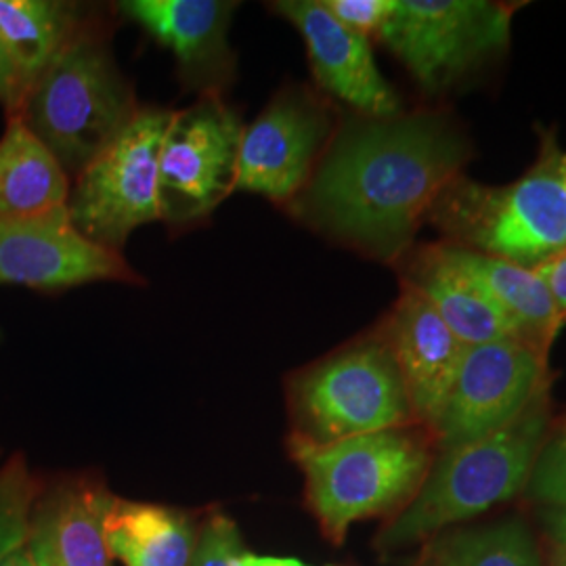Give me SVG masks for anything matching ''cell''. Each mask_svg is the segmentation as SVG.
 <instances>
[{
	"label": "cell",
	"mask_w": 566,
	"mask_h": 566,
	"mask_svg": "<svg viewBox=\"0 0 566 566\" xmlns=\"http://www.w3.org/2000/svg\"><path fill=\"white\" fill-rule=\"evenodd\" d=\"M470 145L443 114L350 116L311 181L290 203L327 238L382 263H401L428 210L462 175Z\"/></svg>",
	"instance_id": "cell-1"
},
{
	"label": "cell",
	"mask_w": 566,
	"mask_h": 566,
	"mask_svg": "<svg viewBox=\"0 0 566 566\" xmlns=\"http://www.w3.org/2000/svg\"><path fill=\"white\" fill-rule=\"evenodd\" d=\"M447 243L535 269L566 250V151L544 130L535 164L507 185L455 177L430 206Z\"/></svg>",
	"instance_id": "cell-2"
},
{
	"label": "cell",
	"mask_w": 566,
	"mask_h": 566,
	"mask_svg": "<svg viewBox=\"0 0 566 566\" xmlns=\"http://www.w3.org/2000/svg\"><path fill=\"white\" fill-rule=\"evenodd\" d=\"M139 109L105 34L84 21L30 86L18 114L65 175L78 177L120 137Z\"/></svg>",
	"instance_id": "cell-3"
},
{
	"label": "cell",
	"mask_w": 566,
	"mask_h": 566,
	"mask_svg": "<svg viewBox=\"0 0 566 566\" xmlns=\"http://www.w3.org/2000/svg\"><path fill=\"white\" fill-rule=\"evenodd\" d=\"M552 422L549 390L521 418L468 446L439 451L416 497L378 537L380 549L422 542L525 491Z\"/></svg>",
	"instance_id": "cell-4"
},
{
	"label": "cell",
	"mask_w": 566,
	"mask_h": 566,
	"mask_svg": "<svg viewBox=\"0 0 566 566\" xmlns=\"http://www.w3.org/2000/svg\"><path fill=\"white\" fill-rule=\"evenodd\" d=\"M430 437V430L409 424L327 446L290 439L325 535L340 544L357 521L403 510L434 462Z\"/></svg>",
	"instance_id": "cell-5"
},
{
	"label": "cell",
	"mask_w": 566,
	"mask_h": 566,
	"mask_svg": "<svg viewBox=\"0 0 566 566\" xmlns=\"http://www.w3.org/2000/svg\"><path fill=\"white\" fill-rule=\"evenodd\" d=\"M294 434L313 446L416 422L382 327L306 367L290 385Z\"/></svg>",
	"instance_id": "cell-6"
},
{
	"label": "cell",
	"mask_w": 566,
	"mask_h": 566,
	"mask_svg": "<svg viewBox=\"0 0 566 566\" xmlns=\"http://www.w3.org/2000/svg\"><path fill=\"white\" fill-rule=\"evenodd\" d=\"M172 114L142 107L120 137L76 177L67 214L88 242L122 254L133 231L160 221V149Z\"/></svg>",
	"instance_id": "cell-7"
},
{
	"label": "cell",
	"mask_w": 566,
	"mask_h": 566,
	"mask_svg": "<svg viewBox=\"0 0 566 566\" xmlns=\"http://www.w3.org/2000/svg\"><path fill=\"white\" fill-rule=\"evenodd\" d=\"M516 9L489 0H395L378 41L437 95L506 49Z\"/></svg>",
	"instance_id": "cell-8"
},
{
	"label": "cell",
	"mask_w": 566,
	"mask_h": 566,
	"mask_svg": "<svg viewBox=\"0 0 566 566\" xmlns=\"http://www.w3.org/2000/svg\"><path fill=\"white\" fill-rule=\"evenodd\" d=\"M243 126L223 95L210 93L172 114L158 170L160 221L187 229L235 191Z\"/></svg>",
	"instance_id": "cell-9"
},
{
	"label": "cell",
	"mask_w": 566,
	"mask_h": 566,
	"mask_svg": "<svg viewBox=\"0 0 566 566\" xmlns=\"http://www.w3.org/2000/svg\"><path fill=\"white\" fill-rule=\"evenodd\" d=\"M549 390L547 355L506 338L468 346L441 418L432 428L439 451L474 443L512 424Z\"/></svg>",
	"instance_id": "cell-10"
},
{
	"label": "cell",
	"mask_w": 566,
	"mask_h": 566,
	"mask_svg": "<svg viewBox=\"0 0 566 566\" xmlns=\"http://www.w3.org/2000/svg\"><path fill=\"white\" fill-rule=\"evenodd\" d=\"M336 133L329 105L304 86L280 91L243 126L235 191L292 203L311 181Z\"/></svg>",
	"instance_id": "cell-11"
},
{
	"label": "cell",
	"mask_w": 566,
	"mask_h": 566,
	"mask_svg": "<svg viewBox=\"0 0 566 566\" xmlns=\"http://www.w3.org/2000/svg\"><path fill=\"white\" fill-rule=\"evenodd\" d=\"M142 283L124 254L88 242L67 206L30 219H0V285L65 290L82 283Z\"/></svg>",
	"instance_id": "cell-12"
},
{
	"label": "cell",
	"mask_w": 566,
	"mask_h": 566,
	"mask_svg": "<svg viewBox=\"0 0 566 566\" xmlns=\"http://www.w3.org/2000/svg\"><path fill=\"white\" fill-rule=\"evenodd\" d=\"M273 11L303 36L313 76L327 95L365 118L403 114L399 95L374 60L371 41L336 20L324 0H282Z\"/></svg>",
	"instance_id": "cell-13"
},
{
	"label": "cell",
	"mask_w": 566,
	"mask_h": 566,
	"mask_svg": "<svg viewBox=\"0 0 566 566\" xmlns=\"http://www.w3.org/2000/svg\"><path fill=\"white\" fill-rule=\"evenodd\" d=\"M235 7L238 2L224 0H126L120 13L175 55L187 86L202 95H223L235 78L229 42Z\"/></svg>",
	"instance_id": "cell-14"
},
{
	"label": "cell",
	"mask_w": 566,
	"mask_h": 566,
	"mask_svg": "<svg viewBox=\"0 0 566 566\" xmlns=\"http://www.w3.org/2000/svg\"><path fill=\"white\" fill-rule=\"evenodd\" d=\"M380 327L401 369L413 418L432 432L468 346L407 283Z\"/></svg>",
	"instance_id": "cell-15"
},
{
	"label": "cell",
	"mask_w": 566,
	"mask_h": 566,
	"mask_svg": "<svg viewBox=\"0 0 566 566\" xmlns=\"http://www.w3.org/2000/svg\"><path fill=\"white\" fill-rule=\"evenodd\" d=\"M118 497L102 483L70 481L32 510L25 549L34 566H114L107 521Z\"/></svg>",
	"instance_id": "cell-16"
},
{
	"label": "cell",
	"mask_w": 566,
	"mask_h": 566,
	"mask_svg": "<svg viewBox=\"0 0 566 566\" xmlns=\"http://www.w3.org/2000/svg\"><path fill=\"white\" fill-rule=\"evenodd\" d=\"M399 264L403 269L401 283L420 292L465 346L518 340L502 311L458 264L446 242L411 250Z\"/></svg>",
	"instance_id": "cell-17"
},
{
	"label": "cell",
	"mask_w": 566,
	"mask_h": 566,
	"mask_svg": "<svg viewBox=\"0 0 566 566\" xmlns=\"http://www.w3.org/2000/svg\"><path fill=\"white\" fill-rule=\"evenodd\" d=\"M447 245L458 264L470 273V277L485 290L491 303L502 311L518 340L549 355L552 343L563 329V324L546 283L542 282L535 269L451 243Z\"/></svg>",
	"instance_id": "cell-18"
},
{
	"label": "cell",
	"mask_w": 566,
	"mask_h": 566,
	"mask_svg": "<svg viewBox=\"0 0 566 566\" xmlns=\"http://www.w3.org/2000/svg\"><path fill=\"white\" fill-rule=\"evenodd\" d=\"M67 175L51 149L11 114L0 139V219H30L67 206Z\"/></svg>",
	"instance_id": "cell-19"
},
{
	"label": "cell",
	"mask_w": 566,
	"mask_h": 566,
	"mask_svg": "<svg viewBox=\"0 0 566 566\" xmlns=\"http://www.w3.org/2000/svg\"><path fill=\"white\" fill-rule=\"evenodd\" d=\"M198 537L172 507L118 500L107 521L109 552L126 566H191Z\"/></svg>",
	"instance_id": "cell-20"
},
{
	"label": "cell",
	"mask_w": 566,
	"mask_h": 566,
	"mask_svg": "<svg viewBox=\"0 0 566 566\" xmlns=\"http://www.w3.org/2000/svg\"><path fill=\"white\" fill-rule=\"evenodd\" d=\"M84 21L81 7L70 2L0 0V39L25 95Z\"/></svg>",
	"instance_id": "cell-21"
},
{
	"label": "cell",
	"mask_w": 566,
	"mask_h": 566,
	"mask_svg": "<svg viewBox=\"0 0 566 566\" xmlns=\"http://www.w3.org/2000/svg\"><path fill=\"white\" fill-rule=\"evenodd\" d=\"M437 566H544L542 552L523 521H504L443 537Z\"/></svg>",
	"instance_id": "cell-22"
},
{
	"label": "cell",
	"mask_w": 566,
	"mask_h": 566,
	"mask_svg": "<svg viewBox=\"0 0 566 566\" xmlns=\"http://www.w3.org/2000/svg\"><path fill=\"white\" fill-rule=\"evenodd\" d=\"M34 497L36 483L18 455L0 470V560L25 546Z\"/></svg>",
	"instance_id": "cell-23"
},
{
	"label": "cell",
	"mask_w": 566,
	"mask_h": 566,
	"mask_svg": "<svg viewBox=\"0 0 566 566\" xmlns=\"http://www.w3.org/2000/svg\"><path fill=\"white\" fill-rule=\"evenodd\" d=\"M523 493L539 506L566 510V420L549 428Z\"/></svg>",
	"instance_id": "cell-24"
},
{
	"label": "cell",
	"mask_w": 566,
	"mask_h": 566,
	"mask_svg": "<svg viewBox=\"0 0 566 566\" xmlns=\"http://www.w3.org/2000/svg\"><path fill=\"white\" fill-rule=\"evenodd\" d=\"M242 554V537L235 523L223 514H214L198 537L191 566H235Z\"/></svg>",
	"instance_id": "cell-25"
},
{
	"label": "cell",
	"mask_w": 566,
	"mask_h": 566,
	"mask_svg": "<svg viewBox=\"0 0 566 566\" xmlns=\"http://www.w3.org/2000/svg\"><path fill=\"white\" fill-rule=\"evenodd\" d=\"M324 4L343 25L364 34L369 41H378L395 9V0H324Z\"/></svg>",
	"instance_id": "cell-26"
},
{
	"label": "cell",
	"mask_w": 566,
	"mask_h": 566,
	"mask_svg": "<svg viewBox=\"0 0 566 566\" xmlns=\"http://www.w3.org/2000/svg\"><path fill=\"white\" fill-rule=\"evenodd\" d=\"M535 273L546 283L547 292L554 301L560 324H566V250L535 266Z\"/></svg>",
	"instance_id": "cell-27"
},
{
	"label": "cell",
	"mask_w": 566,
	"mask_h": 566,
	"mask_svg": "<svg viewBox=\"0 0 566 566\" xmlns=\"http://www.w3.org/2000/svg\"><path fill=\"white\" fill-rule=\"evenodd\" d=\"M23 99H25V91L13 67V61L7 53V46L0 39V103H4L11 114H18Z\"/></svg>",
	"instance_id": "cell-28"
},
{
	"label": "cell",
	"mask_w": 566,
	"mask_h": 566,
	"mask_svg": "<svg viewBox=\"0 0 566 566\" xmlns=\"http://www.w3.org/2000/svg\"><path fill=\"white\" fill-rule=\"evenodd\" d=\"M542 525L552 546L566 549V510L565 507H544Z\"/></svg>",
	"instance_id": "cell-29"
},
{
	"label": "cell",
	"mask_w": 566,
	"mask_h": 566,
	"mask_svg": "<svg viewBox=\"0 0 566 566\" xmlns=\"http://www.w3.org/2000/svg\"><path fill=\"white\" fill-rule=\"evenodd\" d=\"M235 566H311L304 565L298 558H282V556H259V554H248L243 552ZM332 566V565H327Z\"/></svg>",
	"instance_id": "cell-30"
},
{
	"label": "cell",
	"mask_w": 566,
	"mask_h": 566,
	"mask_svg": "<svg viewBox=\"0 0 566 566\" xmlns=\"http://www.w3.org/2000/svg\"><path fill=\"white\" fill-rule=\"evenodd\" d=\"M0 566H34V563H32L28 549L23 546L15 549L13 554H9L4 560H0Z\"/></svg>",
	"instance_id": "cell-31"
},
{
	"label": "cell",
	"mask_w": 566,
	"mask_h": 566,
	"mask_svg": "<svg viewBox=\"0 0 566 566\" xmlns=\"http://www.w3.org/2000/svg\"><path fill=\"white\" fill-rule=\"evenodd\" d=\"M547 566H566L565 547H549V554H547Z\"/></svg>",
	"instance_id": "cell-32"
}]
</instances>
